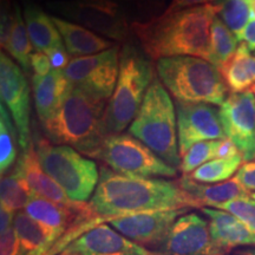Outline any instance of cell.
<instances>
[{
  "instance_id": "ac0fdd59",
  "label": "cell",
  "mask_w": 255,
  "mask_h": 255,
  "mask_svg": "<svg viewBox=\"0 0 255 255\" xmlns=\"http://www.w3.org/2000/svg\"><path fill=\"white\" fill-rule=\"evenodd\" d=\"M34 107L41 122H45L58 110L71 88L64 70L52 69L45 76L32 77Z\"/></svg>"
},
{
  "instance_id": "7402d4cb",
  "label": "cell",
  "mask_w": 255,
  "mask_h": 255,
  "mask_svg": "<svg viewBox=\"0 0 255 255\" xmlns=\"http://www.w3.org/2000/svg\"><path fill=\"white\" fill-rule=\"evenodd\" d=\"M24 20L32 46L36 51L50 56L56 51L65 49L63 38L53 21V18L46 14L38 6H25Z\"/></svg>"
},
{
  "instance_id": "e0dca14e",
  "label": "cell",
  "mask_w": 255,
  "mask_h": 255,
  "mask_svg": "<svg viewBox=\"0 0 255 255\" xmlns=\"http://www.w3.org/2000/svg\"><path fill=\"white\" fill-rule=\"evenodd\" d=\"M208 218L213 240L226 254L240 247H255V232L240 219L222 209L201 208Z\"/></svg>"
},
{
  "instance_id": "6da1fadb",
  "label": "cell",
  "mask_w": 255,
  "mask_h": 255,
  "mask_svg": "<svg viewBox=\"0 0 255 255\" xmlns=\"http://www.w3.org/2000/svg\"><path fill=\"white\" fill-rule=\"evenodd\" d=\"M88 205L98 223L138 213L201 208L177 181L128 177L104 165L100 169V181Z\"/></svg>"
},
{
  "instance_id": "3957f363",
  "label": "cell",
  "mask_w": 255,
  "mask_h": 255,
  "mask_svg": "<svg viewBox=\"0 0 255 255\" xmlns=\"http://www.w3.org/2000/svg\"><path fill=\"white\" fill-rule=\"evenodd\" d=\"M105 103L71 84L58 110L43 122L44 132L53 144L69 145L82 155L98 158L107 137Z\"/></svg>"
},
{
  "instance_id": "74e56055",
  "label": "cell",
  "mask_w": 255,
  "mask_h": 255,
  "mask_svg": "<svg viewBox=\"0 0 255 255\" xmlns=\"http://www.w3.org/2000/svg\"><path fill=\"white\" fill-rule=\"evenodd\" d=\"M15 214L17 213L13 212V210L6 208L5 206H1V208H0V231H1V233H5L9 228L13 227Z\"/></svg>"
},
{
  "instance_id": "ba28073f",
  "label": "cell",
  "mask_w": 255,
  "mask_h": 255,
  "mask_svg": "<svg viewBox=\"0 0 255 255\" xmlns=\"http://www.w3.org/2000/svg\"><path fill=\"white\" fill-rule=\"evenodd\" d=\"M98 158L115 173L128 177H174L177 174L176 168L165 163L130 133L108 135Z\"/></svg>"
},
{
  "instance_id": "e575fe53",
  "label": "cell",
  "mask_w": 255,
  "mask_h": 255,
  "mask_svg": "<svg viewBox=\"0 0 255 255\" xmlns=\"http://www.w3.org/2000/svg\"><path fill=\"white\" fill-rule=\"evenodd\" d=\"M30 63L34 75L37 76H45L53 69L50 57L46 53L39 52V51L32 52Z\"/></svg>"
},
{
  "instance_id": "d6a6232c",
  "label": "cell",
  "mask_w": 255,
  "mask_h": 255,
  "mask_svg": "<svg viewBox=\"0 0 255 255\" xmlns=\"http://www.w3.org/2000/svg\"><path fill=\"white\" fill-rule=\"evenodd\" d=\"M0 255H24L21 251L20 241L14 228H9L5 233H1L0 241Z\"/></svg>"
},
{
  "instance_id": "d4e9b609",
  "label": "cell",
  "mask_w": 255,
  "mask_h": 255,
  "mask_svg": "<svg viewBox=\"0 0 255 255\" xmlns=\"http://www.w3.org/2000/svg\"><path fill=\"white\" fill-rule=\"evenodd\" d=\"M239 47V39L227 25L216 15L210 28L209 58L213 65L219 70L233 58Z\"/></svg>"
},
{
  "instance_id": "d6986e66",
  "label": "cell",
  "mask_w": 255,
  "mask_h": 255,
  "mask_svg": "<svg viewBox=\"0 0 255 255\" xmlns=\"http://www.w3.org/2000/svg\"><path fill=\"white\" fill-rule=\"evenodd\" d=\"M17 165L23 173L34 196L52 201L63 206H73L77 203L70 200L65 191L44 171L38 161L36 149L33 148V145L27 151L21 152Z\"/></svg>"
},
{
  "instance_id": "8992f818",
  "label": "cell",
  "mask_w": 255,
  "mask_h": 255,
  "mask_svg": "<svg viewBox=\"0 0 255 255\" xmlns=\"http://www.w3.org/2000/svg\"><path fill=\"white\" fill-rule=\"evenodd\" d=\"M152 81L154 69L150 60L135 46H124L120 53L116 88L105 108V135L122 133L132 123Z\"/></svg>"
},
{
  "instance_id": "7c38bea8",
  "label": "cell",
  "mask_w": 255,
  "mask_h": 255,
  "mask_svg": "<svg viewBox=\"0 0 255 255\" xmlns=\"http://www.w3.org/2000/svg\"><path fill=\"white\" fill-rule=\"evenodd\" d=\"M226 137L234 143L245 162L255 159V94H231L219 109Z\"/></svg>"
},
{
  "instance_id": "5bb4252c",
  "label": "cell",
  "mask_w": 255,
  "mask_h": 255,
  "mask_svg": "<svg viewBox=\"0 0 255 255\" xmlns=\"http://www.w3.org/2000/svg\"><path fill=\"white\" fill-rule=\"evenodd\" d=\"M176 116L181 157L197 143L227 138L220 120L219 109H215L213 105L176 101Z\"/></svg>"
},
{
  "instance_id": "4fadbf2b",
  "label": "cell",
  "mask_w": 255,
  "mask_h": 255,
  "mask_svg": "<svg viewBox=\"0 0 255 255\" xmlns=\"http://www.w3.org/2000/svg\"><path fill=\"white\" fill-rule=\"evenodd\" d=\"M186 212L173 209L138 213L111 219L108 223L130 241L157 253L164 246L174 223Z\"/></svg>"
},
{
  "instance_id": "83f0119b",
  "label": "cell",
  "mask_w": 255,
  "mask_h": 255,
  "mask_svg": "<svg viewBox=\"0 0 255 255\" xmlns=\"http://www.w3.org/2000/svg\"><path fill=\"white\" fill-rule=\"evenodd\" d=\"M244 162L241 155L231 158H215L194 170L189 174V177L197 182L207 184L226 182L238 173Z\"/></svg>"
},
{
  "instance_id": "277c9868",
  "label": "cell",
  "mask_w": 255,
  "mask_h": 255,
  "mask_svg": "<svg viewBox=\"0 0 255 255\" xmlns=\"http://www.w3.org/2000/svg\"><path fill=\"white\" fill-rule=\"evenodd\" d=\"M156 71L177 102L221 107L228 97L221 72L206 59L190 56L162 58L156 63Z\"/></svg>"
},
{
  "instance_id": "cb8c5ba5",
  "label": "cell",
  "mask_w": 255,
  "mask_h": 255,
  "mask_svg": "<svg viewBox=\"0 0 255 255\" xmlns=\"http://www.w3.org/2000/svg\"><path fill=\"white\" fill-rule=\"evenodd\" d=\"M220 72L232 94L252 90L255 85V56L246 44L240 43L235 55Z\"/></svg>"
},
{
  "instance_id": "ee69618b",
  "label": "cell",
  "mask_w": 255,
  "mask_h": 255,
  "mask_svg": "<svg viewBox=\"0 0 255 255\" xmlns=\"http://www.w3.org/2000/svg\"><path fill=\"white\" fill-rule=\"evenodd\" d=\"M158 255H159V254H158Z\"/></svg>"
},
{
  "instance_id": "44dd1931",
  "label": "cell",
  "mask_w": 255,
  "mask_h": 255,
  "mask_svg": "<svg viewBox=\"0 0 255 255\" xmlns=\"http://www.w3.org/2000/svg\"><path fill=\"white\" fill-rule=\"evenodd\" d=\"M60 36L63 38L64 45L69 55L75 58L97 55L105 50H109L115 45V41L95 33L87 27L71 23L63 18L52 15Z\"/></svg>"
},
{
  "instance_id": "30bf717a",
  "label": "cell",
  "mask_w": 255,
  "mask_h": 255,
  "mask_svg": "<svg viewBox=\"0 0 255 255\" xmlns=\"http://www.w3.org/2000/svg\"><path fill=\"white\" fill-rule=\"evenodd\" d=\"M119 71L120 51L117 46L97 55L73 58L64 69L73 87L104 101L110 100L114 94Z\"/></svg>"
},
{
  "instance_id": "603a6c76",
  "label": "cell",
  "mask_w": 255,
  "mask_h": 255,
  "mask_svg": "<svg viewBox=\"0 0 255 255\" xmlns=\"http://www.w3.org/2000/svg\"><path fill=\"white\" fill-rule=\"evenodd\" d=\"M13 228L20 241L24 255L49 254L51 247L59 239L43 225L32 219L25 210L17 212Z\"/></svg>"
},
{
  "instance_id": "9a60e30c",
  "label": "cell",
  "mask_w": 255,
  "mask_h": 255,
  "mask_svg": "<svg viewBox=\"0 0 255 255\" xmlns=\"http://www.w3.org/2000/svg\"><path fill=\"white\" fill-rule=\"evenodd\" d=\"M159 255H228L213 240L209 223L196 213L176 220Z\"/></svg>"
},
{
  "instance_id": "f1b7e54d",
  "label": "cell",
  "mask_w": 255,
  "mask_h": 255,
  "mask_svg": "<svg viewBox=\"0 0 255 255\" xmlns=\"http://www.w3.org/2000/svg\"><path fill=\"white\" fill-rule=\"evenodd\" d=\"M18 131L7 108L0 105V171L5 175L17 161Z\"/></svg>"
},
{
  "instance_id": "52a82bcc",
  "label": "cell",
  "mask_w": 255,
  "mask_h": 255,
  "mask_svg": "<svg viewBox=\"0 0 255 255\" xmlns=\"http://www.w3.org/2000/svg\"><path fill=\"white\" fill-rule=\"evenodd\" d=\"M36 152L44 171L73 202L87 203L94 195L98 181L97 164L69 145L39 139Z\"/></svg>"
},
{
  "instance_id": "4dcf8cb0",
  "label": "cell",
  "mask_w": 255,
  "mask_h": 255,
  "mask_svg": "<svg viewBox=\"0 0 255 255\" xmlns=\"http://www.w3.org/2000/svg\"><path fill=\"white\" fill-rule=\"evenodd\" d=\"M219 144L220 139L200 142L191 146L189 150L181 157L180 169L183 175H189L207 162L218 158Z\"/></svg>"
},
{
  "instance_id": "4316f807",
  "label": "cell",
  "mask_w": 255,
  "mask_h": 255,
  "mask_svg": "<svg viewBox=\"0 0 255 255\" xmlns=\"http://www.w3.org/2000/svg\"><path fill=\"white\" fill-rule=\"evenodd\" d=\"M0 194H1V206H5L6 208L13 212L25 209L33 196L23 173L17 164L11 173L1 176Z\"/></svg>"
},
{
  "instance_id": "1f68e13d",
  "label": "cell",
  "mask_w": 255,
  "mask_h": 255,
  "mask_svg": "<svg viewBox=\"0 0 255 255\" xmlns=\"http://www.w3.org/2000/svg\"><path fill=\"white\" fill-rule=\"evenodd\" d=\"M216 209H222L235 215L255 232V201L252 197H242L223 203Z\"/></svg>"
},
{
  "instance_id": "d590c367",
  "label": "cell",
  "mask_w": 255,
  "mask_h": 255,
  "mask_svg": "<svg viewBox=\"0 0 255 255\" xmlns=\"http://www.w3.org/2000/svg\"><path fill=\"white\" fill-rule=\"evenodd\" d=\"M214 1L215 0H173L165 9V13H173V12L182 11V9L213 4Z\"/></svg>"
},
{
  "instance_id": "b9f144b4",
  "label": "cell",
  "mask_w": 255,
  "mask_h": 255,
  "mask_svg": "<svg viewBox=\"0 0 255 255\" xmlns=\"http://www.w3.org/2000/svg\"><path fill=\"white\" fill-rule=\"evenodd\" d=\"M251 197L255 201V193H252V194H251Z\"/></svg>"
},
{
  "instance_id": "8d00e7d4",
  "label": "cell",
  "mask_w": 255,
  "mask_h": 255,
  "mask_svg": "<svg viewBox=\"0 0 255 255\" xmlns=\"http://www.w3.org/2000/svg\"><path fill=\"white\" fill-rule=\"evenodd\" d=\"M239 41L246 44L251 51L255 50V19H251L250 23L246 25L239 38Z\"/></svg>"
},
{
  "instance_id": "9c48e42d",
  "label": "cell",
  "mask_w": 255,
  "mask_h": 255,
  "mask_svg": "<svg viewBox=\"0 0 255 255\" xmlns=\"http://www.w3.org/2000/svg\"><path fill=\"white\" fill-rule=\"evenodd\" d=\"M47 8L113 41H123L128 37L127 18L114 0H63L50 2Z\"/></svg>"
},
{
  "instance_id": "836d02e7",
  "label": "cell",
  "mask_w": 255,
  "mask_h": 255,
  "mask_svg": "<svg viewBox=\"0 0 255 255\" xmlns=\"http://www.w3.org/2000/svg\"><path fill=\"white\" fill-rule=\"evenodd\" d=\"M234 178L251 194L255 193V161L245 162Z\"/></svg>"
},
{
  "instance_id": "7bdbcfd3",
  "label": "cell",
  "mask_w": 255,
  "mask_h": 255,
  "mask_svg": "<svg viewBox=\"0 0 255 255\" xmlns=\"http://www.w3.org/2000/svg\"><path fill=\"white\" fill-rule=\"evenodd\" d=\"M253 91H254V94H255V85L253 87Z\"/></svg>"
},
{
  "instance_id": "2e32d148",
  "label": "cell",
  "mask_w": 255,
  "mask_h": 255,
  "mask_svg": "<svg viewBox=\"0 0 255 255\" xmlns=\"http://www.w3.org/2000/svg\"><path fill=\"white\" fill-rule=\"evenodd\" d=\"M64 250L82 255H158L130 241L109 223H98L90 227Z\"/></svg>"
},
{
  "instance_id": "f546056e",
  "label": "cell",
  "mask_w": 255,
  "mask_h": 255,
  "mask_svg": "<svg viewBox=\"0 0 255 255\" xmlns=\"http://www.w3.org/2000/svg\"><path fill=\"white\" fill-rule=\"evenodd\" d=\"M213 4L219 8L218 17L239 39L242 31L250 23V0H215Z\"/></svg>"
},
{
  "instance_id": "ffe728a7",
  "label": "cell",
  "mask_w": 255,
  "mask_h": 255,
  "mask_svg": "<svg viewBox=\"0 0 255 255\" xmlns=\"http://www.w3.org/2000/svg\"><path fill=\"white\" fill-rule=\"evenodd\" d=\"M177 183L186 193L199 202L201 208L203 207L219 208L220 206L229 201L251 196L250 191L245 189L235 178H231L221 183L207 184L194 181L189 177V175H183L180 180H177Z\"/></svg>"
},
{
  "instance_id": "484cf974",
  "label": "cell",
  "mask_w": 255,
  "mask_h": 255,
  "mask_svg": "<svg viewBox=\"0 0 255 255\" xmlns=\"http://www.w3.org/2000/svg\"><path fill=\"white\" fill-rule=\"evenodd\" d=\"M32 47L33 46H32L30 36H28L26 24L21 15L20 7L15 5L13 14H12L11 33H9L5 50L20 65L24 71H27L31 66L30 59Z\"/></svg>"
},
{
  "instance_id": "f35d334b",
  "label": "cell",
  "mask_w": 255,
  "mask_h": 255,
  "mask_svg": "<svg viewBox=\"0 0 255 255\" xmlns=\"http://www.w3.org/2000/svg\"><path fill=\"white\" fill-rule=\"evenodd\" d=\"M231 255H255V247H247L245 250L234 251Z\"/></svg>"
},
{
  "instance_id": "8fae6325",
  "label": "cell",
  "mask_w": 255,
  "mask_h": 255,
  "mask_svg": "<svg viewBox=\"0 0 255 255\" xmlns=\"http://www.w3.org/2000/svg\"><path fill=\"white\" fill-rule=\"evenodd\" d=\"M0 95L18 131L21 152L32 146L30 133V88L23 70L2 51L0 55Z\"/></svg>"
},
{
  "instance_id": "60d3db41",
  "label": "cell",
  "mask_w": 255,
  "mask_h": 255,
  "mask_svg": "<svg viewBox=\"0 0 255 255\" xmlns=\"http://www.w3.org/2000/svg\"><path fill=\"white\" fill-rule=\"evenodd\" d=\"M58 255H82V254H79V253H76V252H70V251H66V250H64V251L60 252V253H59Z\"/></svg>"
},
{
  "instance_id": "5b68a950",
  "label": "cell",
  "mask_w": 255,
  "mask_h": 255,
  "mask_svg": "<svg viewBox=\"0 0 255 255\" xmlns=\"http://www.w3.org/2000/svg\"><path fill=\"white\" fill-rule=\"evenodd\" d=\"M129 133L144 143L165 163L180 168L175 105L159 79L154 78L149 87L138 114L130 124Z\"/></svg>"
},
{
  "instance_id": "7a4b0ae2",
  "label": "cell",
  "mask_w": 255,
  "mask_h": 255,
  "mask_svg": "<svg viewBox=\"0 0 255 255\" xmlns=\"http://www.w3.org/2000/svg\"><path fill=\"white\" fill-rule=\"evenodd\" d=\"M218 13L214 4L164 12L145 23L132 24L131 30L145 55L154 60L183 56L208 60L210 28Z\"/></svg>"
},
{
  "instance_id": "ab89813d",
  "label": "cell",
  "mask_w": 255,
  "mask_h": 255,
  "mask_svg": "<svg viewBox=\"0 0 255 255\" xmlns=\"http://www.w3.org/2000/svg\"><path fill=\"white\" fill-rule=\"evenodd\" d=\"M251 6V18L255 19V0H250Z\"/></svg>"
}]
</instances>
